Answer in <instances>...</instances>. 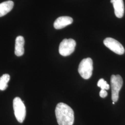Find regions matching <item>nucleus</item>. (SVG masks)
<instances>
[{
  "label": "nucleus",
  "mask_w": 125,
  "mask_h": 125,
  "mask_svg": "<svg viewBox=\"0 0 125 125\" xmlns=\"http://www.w3.org/2000/svg\"><path fill=\"white\" fill-rule=\"evenodd\" d=\"M97 86L100 87L101 89L104 90H108L110 88V86L107 84V82L104 80L103 78L100 79L98 82Z\"/></svg>",
  "instance_id": "f8f14e48"
},
{
  "label": "nucleus",
  "mask_w": 125,
  "mask_h": 125,
  "mask_svg": "<svg viewBox=\"0 0 125 125\" xmlns=\"http://www.w3.org/2000/svg\"><path fill=\"white\" fill-rule=\"evenodd\" d=\"M25 40L24 37L19 36L16 38L15 44V54L18 57L22 56L24 53Z\"/></svg>",
  "instance_id": "1a4fd4ad"
},
{
  "label": "nucleus",
  "mask_w": 125,
  "mask_h": 125,
  "mask_svg": "<svg viewBox=\"0 0 125 125\" xmlns=\"http://www.w3.org/2000/svg\"><path fill=\"white\" fill-rule=\"evenodd\" d=\"M93 63L91 58H84L81 62L78 67V72L80 76L85 79H88L92 75Z\"/></svg>",
  "instance_id": "f03ea898"
},
{
  "label": "nucleus",
  "mask_w": 125,
  "mask_h": 125,
  "mask_svg": "<svg viewBox=\"0 0 125 125\" xmlns=\"http://www.w3.org/2000/svg\"><path fill=\"white\" fill-rule=\"evenodd\" d=\"M100 96L102 98H105L107 95V93L106 90L101 89V90L100 92Z\"/></svg>",
  "instance_id": "ddd939ff"
},
{
  "label": "nucleus",
  "mask_w": 125,
  "mask_h": 125,
  "mask_svg": "<svg viewBox=\"0 0 125 125\" xmlns=\"http://www.w3.org/2000/svg\"><path fill=\"white\" fill-rule=\"evenodd\" d=\"M14 114L18 122L22 123L26 115V108L22 101L20 97H16L13 99Z\"/></svg>",
  "instance_id": "7ed1b4c3"
},
{
  "label": "nucleus",
  "mask_w": 125,
  "mask_h": 125,
  "mask_svg": "<svg viewBox=\"0 0 125 125\" xmlns=\"http://www.w3.org/2000/svg\"><path fill=\"white\" fill-rule=\"evenodd\" d=\"M115 102H113V104H115Z\"/></svg>",
  "instance_id": "4468645a"
},
{
  "label": "nucleus",
  "mask_w": 125,
  "mask_h": 125,
  "mask_svg": "<svg viewBox=\"0 0 125 125\" xmlns=\"http://www.w3.org/2000/svg\"><path fill=\"white\" fill-rule=\"evenodd\" d=\"M14 3L12 0H8L0 3V17L10 12L13 8Z\"/></svg>",
  "instance_id": "9d476101"
},
{
  "label": "nucleus",
  "mask_w": 125,
  "mask_h": 125,
  "mask_svg": "<svg viewBox=\"0 0 125 125\" xmlns=\"http://www.w3.org/2000/svg\"><path fill=\"white\" fill-rule=\"evenodd\" d=\"M76 41L72 39H64L59 46V52L62 56H68L72 53L75 49Z\"/></svg>",
  "instance_id": "39448f33"
},
{
  "label": "nucleus",
  "mask_w": 125,
  "mask_h": 125,
  "mask_svg": "<svg viewBox=\"0 0 125 125\" xmlns=\"http://www.w3.org/2000/svg\"><path fill=\"white\" fill-rule=\"evenodd\" d=\"M111 86L112 89V100L117 102L119 99V94L123 85V79L119 75H112L111 77Z\"/></svg>",
  "instance_id": "20e7f679"
},
{
  "label": "nucleus",
  "mask_w": 125,
  "mask_h": 125,
  "mask_svg": "<svg viewBox=\"0 0 125 125\" xmlns=\"http://www.w3.org/2000/svg\"><path fill=\"white\" fill-rule=\"evenodd\" d=\"M73 22V19L69 16H61L58 17L54 23V27L56 29H60Z\"/></svg>",
  "instance_id": "0eeeda50"
},
{
  "label": "nucleus",
  "mask_w": 125,
  "mask_h": 125,
  "mask_svg": "<svg viewBox=\"0 0 125 125\" xmlns=\"http://www.w3.org/2000/svg\"><path fill=\"white\" fill-rule=\"evenodd\" d=\"M104 45L115 53L122 55L125 52L123 45L117 40L112 38H107L103 41Z\"/></svg>",
  "instance_id": "423d86ee"
},
{
  "label": "nucleus",
  "mask_w": 125,
  "mask_h": 125,
  "mask_svg": "<svg viewBox=\"0 0 125 125\" xmlns=\"http://www.w3.org/2000/svg\"><path fill=\"white\" fill-rule=\"evenodd\" d=\"M10 76L8 74L3 75L0 77V90H4L8 87V83L10 80Z\"/></svg>",
  "instance_id": "9b49d317"
},
{
  "label": "nucleus",
  "mask_w": 125,
  "mask_h": 125,
  "mask_svg": "<svg viewBox=\"0 0 125 125\" xmlns=\"http://www.w3.org/2000/svg\"><path fill=\"white\" fill-rule=\"evenodd\" d=\"M114 8L115 13L117 18H122L124 13V5L123 0H111Z\"/></svg>",
  "instance_id": "6e6552de"
},
{
  "label": "nucleus",
  "mask_w": 125,
  "mask_h": 125,
  "mask_svg": "<svg viewBox=\"0 0 125 125\" xmlns=\"http://www.w3.org/2000/svg\"><path fill=\"white\" fill-rule=\"evenodd\" d=\"M55 115L59 125H73L74 113L73 109L68 105L59 103L55 109Z\"/></svg>",
  "instance_id": "f257e3e1"
}]
</instances>
